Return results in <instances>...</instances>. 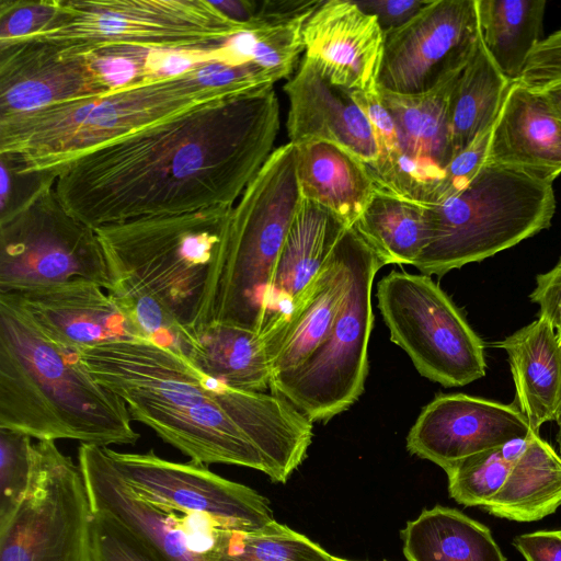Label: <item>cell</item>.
Instances as JSON below:
<instances>
[{"mask_svg":"<svg viewBox=\"0 0 561 561\" xmlns=\"http://www.w3.org/2000/svg\"><path fill=\"white\" fill-rule=\"evenodd\" d=\"M278 130L273 87L208 101L82 153L55 188L92 228L234 206Z\"/></svg>","mask_w":561,"mask_h":561,"instance_id":"1","label":"cell"},{"mask_svg":"<svg viewBox=\"0 0 561 561\" xmlns=\"http://www.w3.org/2000/svg\"><path fill=\"white\" fill-rule=\"evenodd\" d=\"M79 355L124 400L133 421L191 461L247 467L285 483L306 458L312 422L280 396L227 387L148 340L98 345Z\"/></svg>","mask_w":561,"mask_h":561,"instance_id":"2","label":"cell"},{"mask_svg":"<svg viewBox=\"0 0 561 561\" xmlns=\"http://www.w3.org/2000/svg\"><path fill=\"white\" fill-rule=\"evenodd\" d=\"M255 65L220 59L137 77L111 92L0 118V153L21 172L57 173L99 146L208 101L273 87Z\"/></svg>","mask_w":561,"mask_h":561,"instance_id":"3","label":"cell"},{"mask_svg":"<svg viewBox=\"0 0 561 561\" xmlns=\"http://www.w3.org/2000/svg\"><path fill=\"white\" fill-rule=\"evenodd\" d=\"M232 209L216 206L94 228L111 275L107 294L145 340L183 357L186 328Z\"/></svg>","mask_w":561,"mask_h":561,"instance_id":"4","label":"cell"},{"mask_svg":"<svg viewBox=\"0 0 561 561\" xmlns=\"http://www.w3.org/2000/svg\"><path fill=\"white\" fill-rule=\"evenodd\" d=\"M131 421L124 400L79 353L54 343L0 295V428L108 447L139 439Z\"/></svg>","mask_w":561,"mask_h":561,"instance_id":"5","label":"cell"},{"mask_svg":"<svg viewBox=\"0 0 561 561\" xmlns=\"http://www.w3.org/2000/svg\"><path fill=\"white\" fill-rule=\"evenodd\" d=\"M296 157L290 141L274 149L233 206L190 330L221 322L261 332L265 297L302 201Z\"/></svg>","mask_w":561,"mask_h":561,"instance_id":"6","label":"cell"},{"mask_svg":"<svg viewBox=\"0 0 561 561\" xmlns=\"http://www.w3.org/2000/svg\"><path fill=\"white\" fill-rule=\"evenodd\" d=\"M423 205L427 243L414 266L424 275L443 276L550 227L556 198L550 183L484 163L462 190L438 204Z\"/></svg>","mask_w":561,"mask_h":561,"instance_id":"7","label":"cell"},{"mask_svg":"<svg viewBox=\"0 0 561 561\" xmlns=\"http://www.w3.org/2000/svg\"><path fill=\"white\" fill-rule=\"evenodd\" d=\"M250 28L207 0H56L51 19L21 41L84 53L111 48L183 53L214 48Z\"/></svg>","mask_w":561,"mask_h":561,"instance_id":"8","label":"cell"},{"mask_svg":"<svg viewBox=\"0 0 561 561\" xmlns=\"http://www.w3.org/2000/svg\"><path fill=\"white\" fill-rule=\"evenodd\" d=\"M348 234L350 288L332 330L301 365L273 378L270 386L312 423L347 410L363 393L368 373L371 288L382 265L355 228H348Z\"/></svg>","mask_w":561,"mask_h":561,"instance_id":"9","label":"cell"},{"mask_svg":"<svg viewBox=\"0 0 561 561\" xmlns=\"http://www.w3.org/2000/svg\"><path fill=\"white\" fill-rule=\"evenodd\" d=\"M49 179L23 206L0 220V294L76 278L106 291L112 280L95 229L62 205Z\"/></svg>","mask_w":561,"mask_h":561,"instance_id":"10","label":"cell"},{"mask_svg":"<svg viewBox=\"0 0 561 561\" xmlns=\"http://www.w3.org/2000/svg\"><path fill=\"white\" fill-rule=\"evenodd\" d=\"M376 296L390 340L423 377L460 387L485 375L482 340L430 276L391 271Z\"/></svg>","mask_w":561,"mask_h":561,"instance_id":"11","label":"cell"},{"mask_svg":"<svg viewBox=\"0 0 561 561\" xmlns=\"http://www.w3.org/2000/svg\"><path fill=\"white\" fill-rule=\"evenodd\" d=\"M92 522L79 465L55 442L37 440L28 490L0 524V561H93Z\"/></svg>","mask_w":561,"mask_h":561,"instance_id":"12","label":"cell"},{"mask_svg":"<svg viewBox=\"0 0 561 561\" xmlns=\"http://www.w3.org/2000/svg\"><path fill=\"white\" fill-rule=\"evenodd\" d=\"M481 39L477 0H431L407 24L385 33L378 87L414 95L461 71Z\"/></svg>","mask_w":561,"mask_h":561,"instance_id":"13","label":"cell"},{"mask_svg":"<svg viewBox=\"0 0 561 561\" xmlns=\"http://www.w3.org/2000/svg\"><path fill=\"white\" fill-rule=\"evenodd\" d=\"M96 55L43 41L0 46V118L111 92Z\"/></svg>","mask_w":561,"mask_h":561,"instance_id":"14","label":"cell"},{"mask_svg":"<svg viewBox=\"0 0 561 561\" xmlns=\"http://www.w3.org/2000/svg\"><path fill=\"white\" fill-rule=\"evenodd\" d=\"M531 432L516 403L439 394L422 409L407 436V449L446 471L471 455L525 439Z\"/></svg>","mask_w":561,"mask_h":561,"instance_id":"15","label":"cell"},{"mask_svg":"<svg viewBox=\"0 0 561 561\" xmlns=\"http://www.w3.org/2000/svg\"><path fill=\"white\" fill-rule=\"evenodd\" d=\"M94 282L60 284L0 294L54 343L79 353L98 345L145 340L134 322Z\"/></svg>","mask_w":561,"mask_h":561,"instance_id":"16","label":"cell"},{"mask_svg":"<svg viewBox=\"0 0 561 561\" xmlns=\"http://www.w3.org/2000/svg\"><path fill=\"white\" fill-rule=\"evenodd\" d=\"M460 72L422 94H398L378 87L380 99L394 121L403 154L396 196L432 203L444 170L454 157L450 95Z\"/></svg>","mask_w":561,"mask_h":561,"instance_id":"17","label":"cell"},{"mask_svg":"<svg viewBox=\"0 0 561 561\" xmlns=\"http://www.w3.org/2000/svg\"><path fill=\"white\" fill-rule=\"evenodd\" d=\"M306 58L335 84L350 91H378L385 33L355 1L328 0L302 27Z\"/></svg>","mask_w":561,"mask_h":561,"instance_id":"18","label":"cell"},{"mask_svg":"<svg viewBox=\"0 0 561 561\" xmlns=\"http://www.w3.org/2000/svg\"><path fill=\"white\" fill-rule=\"evenodd\" d=\"M289 99L287 131L290 142L335 144L371 167L378 149L370 123L352 91L333 83L321 68L304 57L284 85Z\"/></svg>","mask_w":561,"mask_h":561,"instance_id":"19","label":"cell"},{"mask_svg":"<svg viewBox=\"0 0 561 561\" xmlns=\"http://www.w3.org/2000/svg\"><path fill=\"white\" fill-rule=\"evenodd\" d=\"M484 163L513 168L550 184L561 174V117L541 90L511 83Z\"/></svg>","mask_w":561,"mask_h":561,"instance_id":"20","label":"cell"},{"mask_svg":"<svg viewBox=\"0 0 561 561\" xmlns=\"http://www.w3.org/2000/svg\"><path fill=\"white\" fill-rule=\"evenodd\" d=\"M348 227L332 211L302 198L265 297L261 335L266 343L318 280Z\"/></svg>","mask_w":561,"mask_h":561,"instance_id":"21","label":"cell"},{"mask_svg":"<svg viewBox=\"0 0 561 561\" xmlns=\"http://www.w3.org/2000/svg\"><path fill=\"white\" fill-rule=\"evenodd\" d=\"M350 280L347 229L318 280L266 342L272 379L301 365L325 340L344 305Z\"/></svg>","mask_w":561,"mask_h":561,"instance_id":"22","label":"cell"},{"mask_svg":"<svg viewBox=\"0 0 561 561\" xmlns=\"http://www.w3.org/2000/svg\"><path fill=\"white\" fill-rule=\"evenodd\" d=\"M507 356L518 409L533 431L561 417V344L552 324L538 318L493 344Z\"/></svg>","mask_w":561,"mask_h":561,"instance_id":"23","label":"cell"},{"mask_svg":"<svg viewBox=\"0 0 561 561\" xmlns=\"http://www.w3.org/2000/svg\"><path fill=\"white\" fill-rule=\"evenodd\" d=\"M296 148L301 197L325 207L351 228L375 193L366 164L332 142L309 141Z\"/></svg>","mask_w":561,"mask_h":561,"instance_id":"24","label":"cell"},{"mask_svg":"<svg viewBox=\"0 0 561 561\" xmlns=\"http://www.w3.org/2000/svg\"><path fill=\"white\" fill-rule=\"evenodd\" d=\"M186 330L184 359L198 373L237 390L270 389L271 362L260 332L221 322Z\"/></svg>","mask_w":561,"mask_h":561,"instance_id":"25","label":"cell"},{"mask_svg":"<svg viewBox=\"0 0 561 561\" xmlns=\"http://www.w3.org/2000/svg\"><path fill=\"white\" fill-rule=\"evenodd\" d=\"M561 505V456L533 431L506 480L484 510L515 522L539 520Z\"/></svg>","mask_w":561,"mask_h":561,"instance_id":"26","label":"cell"},{"mask_svg":"<svg viewBox=\"0 0 561 561\" xmlns=\"http://www.w3.org/2000/svg\"><path fill=\"white\" fill-rule=\"evenodd\" d=\"M401 538L408 561H506L486 526L450 507L424 510Z\"/></svg>","mask_w":561,"mask_h":561,"instance_id":"27","label":"cell"},{"mask_svg":"<svg viewBox=\"0 0 561 561\" xmlns=\"http://www.w3.org/2000/svg\"><path fill=\"white\" fill-rule=\"evenodd\" d=\"M545 10V0H477L482 44L511 82L520 79L541 41Z\"/></svg>","mask_w":561,"mask_h":561,"instance_id":"28","label":"cell"},{"mask_svg":"<svg viewBox=\"0 0 561 561\" xmlns=\"http://www.w3.org/2000/svg\"><path fill=\"white\" fill-rule=\"evenodd\" d=\"M352 227L382 266L414 265L427 243L424 205L376 188L364 213Z\"/></svg>","mask_w":561,"mask_h":561,"instance_id":"29","label":"cell"},{"mask_svg":"<svg viewBox=\"0 0 561 561\" xmlns=\"http://www.w3.org/2000/svg\"><path fill=\"white\" fill-rule=\"evenodd\" d=\"M511 83L480 39L450 95L454 157L492 128Z\"/></svg>","mask_w":561,"mask_h":561,"instance_id":"30","label":"cell"},{"mask_svg":"<svg viewBox=\"0 0 561 561\" xmlns=\"http://www.w3.org/2000/svg\"><path fill=\"white\" fill-rule=\"evenodd\" d=\"M527 438L471 455L447 469L450 497L465 506H485L503 485Z\"/></svg>","mask_w":561,"mask_h":561,"instance_id":"31","label":"cell"},{"mask_svg":"<svg viewBox=\"0 0 561 561\" xmlns=\"http://www.w3.org/2000/svg\"><path fill=\"white\" fill-rule=\"evenodd\" d=\"M33 468L32 437L0 428V524L7 522L23 501Z\"/></svg>","mask_w":561,"mask_h":561,"instance_id":"32","label":"cell"},{"mask_svg":"<svg viewBox=\"0 0 561 561\" xmlns=\"http://www.w3.org/2000/svg\"><path fill=\"white\" fill-rule=\"evenodd\" d=\"M93 561H161L152 547L114 515L93 510Z\"/></svg>","mask_w":561,"mask_h":561,"instance_id":"33","label":"cell"},{"mask_svg":"<svg viewBox=\"0 0 561 561\" xmlns=\"http://www.w3.org/2000/svg\"><path fill=\"white\" fill-rule=\"evenodd\" d=\"M55 12L56 0H0V46L36 33Z\"/></svg>","mask_w":561,"mask_h":561,"instance_id":"34","label":"cell"},{"mask_svg":"<svg viewBox=\"0 0 561 561\" xmlns=\"http://www.w3.org/2000/svg\"><path fill=\"white\" fill-rule=\"evenodd\" d=\"M491 129L481 134L451 159L434 191L431 204H438L453 196L476 176L486 158Z\"/></svg>","mask_w":561,"mask_h":561,"instance_id":"35","label":"cell"},{"mask_svg":"<svg viewBox=\"0 0 561 561\" xmlns=\"http://www.w3.org/2000/svg\"><path fill=\"white\" fill-rule=\"evenodd\" d=\"M0 220L15 213L49 179L57 178L49 172H21L15 160L8 153H0Z\"/></svg>","mask_w":561,"mask_h":561,"instance_id":"36","label":"cell"},{"mask_svg":"<svg viewBox=\"0 0 561 561\" xmlns=\"http://www.w3.org/2000/svg\"><path fill=\"white\" fill-rule=\"evenodd\" d=\"M518 81L536 90L561 82V28L538 43Z\"/></svg>","mask_w":561,"mask_h":561,"instance_id":"37","label":"cell"},{"mask_svg":"<svg viewBox=\"0 0 561 561\" xmlns=\"http://www.w3.org/2000/svg\"><path fill=\"white\" fill-rule=\"evenodd\" d=\"M539 306L538 318L548 320L561 334V259L549 272L536 276V287L529 295Z\"/></svg>","mask_w":561,"mask_h":561,"instance_id":"38","label":"cell"},{"mask_svg":"<svg viewBox=\"0 0 561 561\" xmlns=\"http://www.w3.org/2000/svg\"><path fill=\"white\" fill-rule=\"evenodd\" d=\"M366 13L377 18L383 33L411 21L427 3V0H369L355 1Z\"/></svg>","mask_w":561,"mask_h":561,"instance_id":"39","label":"cell"},{"mask_svg":"<svg viewBox=\"0 0 561 561\" xmlns=\"http://www.w3.org/2000/svg\"><path fill=\"white\" fill-rule=\"evenodd\" d=\"M513 545L526 561H561V529L523 534Z\"/></svg>","mask_w":561,"mask_h":561,"instance_id":"40","label":"cell"},{"mask_svg":"<svg viewBox=\"0 0 561 561\" xmlns=\"http://www.w3.org/2000/svg\"><path fill=\"white\" fill-rule=\"evenodd\" d=\"M228 19L239 24L254 27L256 0L211 1Z\"/></svg>","mask_w":561,"mask_h":561,"instance_id":"41","label":"cell"},{"mask_svg":"<svg viewBox=\"0 0 561 561\" xmlns=\"http://www.w3.org/2000/svg\"><path fill=\"white\" fill-rule=\"evenodd\" d=\"M541 91L545 93L557 114L561 117V82Z\"/></svg>","mask_w":561,"mask_h":561,"instance_id":"42","label":"cell"},{"mask_svg":"<svg viewBox=\"0 0 561 561\" xmlns=\"http://www.w3.org/2000/svg\"><path fill=\"white\" fill-rule=\"evenodd\" d=\"M556 440L559 446V455L561 456V417L558 420V432H557Z\"/></svg>","mask_w":561,"mask_h":561,"instance_id":"43","label":"cell"},{"mask_svg":"<svg viewBox=\"0 0 561 561\" xmlns=\"http://www.w3.org/2000/svg\"><path fill=\"white\" fill-rule=\"evenodd\" d=\"M334 561H352V560L342 559V558H335V557H334Z\"/></svg>","mask_w":561,"mask_h":561,"instance_id":"44","label":"cell"},{"mask_svg":"<svg viewBox=\"0 0 561 561\" xmlns=\"http://www.w3.org/2000/svg\"><path fill=\"white\" fill-rule=\"evenodd\" d=\"M557 336H558L559 342H560V344H561V334H560V335H557Z\"/></svg>","mask_w":561,"mask_h":561,"instance_id":"45","label":"cell"}]
</instances>
